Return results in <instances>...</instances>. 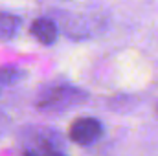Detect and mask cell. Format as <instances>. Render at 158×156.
<instances>
[{"label":"cell","instance_id":"obj_4","mask_svg":"<svg viewBox=\"0 0 158 156\" xmlns=\"http://www.w3.org/2000/svg\"><path fill=\"white\" fill-rule=\"evenodd\" d=\"M30 33L35 37L37 42L44 44V46H50L53 44L57 37H59V26L55 24L53 18H48V17H39L31 22L30 26Z\"/></svg>","mask_w":158,"mask_h":156},{"label":"cell","instance_id":"obj_10","mask_svg":"<svg viewBox=\"0 0 158 156\" xmlns=\"http://www.w3.org/2000/svg\"><path fill=\"white\" fill-rule=\"evenodd\" d=\"M156 110H158V107H156Z\"/></svg>","mask_w":158,"mask_h":156},{"label":"cell","instance_id":"obj_5","mask_svg":"<svg viewBox=\"0 0 158 156\" xmlns=\"http://www.w3.org/2000/svg\"><path fill=\"white\" fill-rule=\"evenodd\" d=\"M39 145H63L61 136L57 134V130L53 129H31L26 134V147H39Z\"/></svg>","mask_w":158,"mask_h":156},{"label":"cell","instance_id":"obj_2","mask_svg":"<svg viewBox=\"0 0 158 156\" xmlns=\"http://www.w3.org/2000/svg\"><path fill=\"white\" fill-rule=\"evenodd\" d=\"M70 140L74 143H77L81 147H90L96 142L101 140L103 136V123L98 117L86 116V117H79L70 125Z\"/></svg>","mask_w":158,"mask_h":156},{"label":"cell","instance_id":"obj_1","mask_svg":"<svg viewBox=\"0 0 158 156\" xmlns=\"http://www.w3.org/2000/svg\"><path fill=\"white\" fill-rule=\"evenodd\" d=\"M88 99V94L76 84L68 83H52L42 86L35 97V107L46 114H61L74 107H79Z\"/></svg>","mask_w":158,"mask_h":156},{"label":"cell","instance_id":"obj_8","mask_svg":"<svg viewBox=\"0 0 158 156\" xmlns=\"http://www.w3.org/2000/svg\"><path fill=\"white\" fill-rule=\"evenodd\" d=\"M22 156H68L63 151V145H39L26 147Z\"/></svg>","mask_w":158,"mask_h":156},{"label":"cell","instance_id":"obj_3","mask_svg":"<svg viewBox=\"0 0 158 156\" xmlns=\"http://www.w3.org/2000/svg\"><path fill=\"white\" fill-rule=\"evenodd\" d=\"M105 20H101V17H86V15H70L63 20V28L64 31L74 37V39H88L94 33L101 31Z\"/></svg>","mask_w":158,"mask_h":156},{"label":"cell","instance_id":"obj_7","mask_svg":"<svg viewBox=\"0 0 158 156\" xmlns=\"http://www.w3.org/2000/svg\"><path fill=\"white\" fill-rule=\"evenodd\" d=\"M22 77H24V72L19 70V68H15V66H4V68H0V94L4 92V88L19 83Z\"/></svg>","mask_w":158,"mask_h":156},{"label":"cell","instance_id":"obj_6","mask_svg":"<svg viewBox=\"0 0 158 156\" xmlns=\"http://www.w3.org/2000/svg\"><path fill=\"white\" fill-rule=\"evenodd\" d=\"M20 30V18L11 13H0V40L15 37Z\"/></svg>","mask_w":158,"mask_h":156},{"label":"cell","instance_id":"obj_9","mask_svg":"<svg viewBox=\"0 0 158 156\" xmlns=\"http://www.w3.org/2000/svg\"><path fill=\"white\" fill-rule=\"evenodd\" d=\"M64 2H68V0H64Z\"/></svg>","mask_w":158,"mask_h":156}]
</instances>
